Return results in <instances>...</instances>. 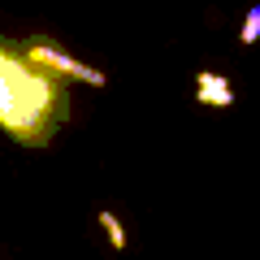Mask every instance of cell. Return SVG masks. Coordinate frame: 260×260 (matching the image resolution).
Segmentation results:
<instances>
[{
    "instance_id": "6da1fadb",
    "label": "cell",
    "mask_w": 260,
    "mask_h": 260,
    "mask_svg": "<svg viewBox=\"0 0 260 260\" xmlns=\"http://www.w3.org/2000/svg\"><path fill=\"white\" fill-rule=\"evenodd\" d=\"M70 121V91L22 56V44L0 39V130L22 148H48Z\"/></svg>"
},
{
    "instance_id": "7a4b0ae2",
    "label": "cell",
    "mask_w": 260,
    "mask_h": 260,
    "mask_svg": "<svg viewBox=\"0 0 260 260\" xmlns=\"http://www.w3.org/2000/svg\"><path fill=\"white\" fill-rule=\"evenodd\" d=\"M22 56H26L30 65H39L44 74H52V78H74V83H87V87H109V74L104 70H95V65H87V61H78V56H70L56 39H48V35H30V39H22Z\"/></svg>"
},
{
    "instance_id": "3957f363",
    "label": "cell",
    "mask_w": 260,
    "mask_h": 260,
    "mask_svg": "<svg viewBox=\"0 0 260 260\" xmlns=\"http://www.w3.org/2000/svg\"><path fill=\"white\" fill-rule=\"evenodd\" d=\"M195 100H200V104H213V109H230V104H234L230 78L213 74V70H200V74H195Z\"/></svg>"
},
{
    "instance_id": "277c9868",
    "label": "cell",
    "mask_w": 260,
    "mask_h": 260,
    "mask_svg": "<svg viewBox=\"0 0 260 260\" xmlns=\"http://www.w3.org/2000/svg\"><path fill=\"white\" fill-rule=\"evenodd\" d=\"M95 221H100V230L109 234V247H113V251H126V225H121V217L113 213V208H100Z\"/></svg>"
},
{
    "instance_id": "5b68a950",
    "label": "cell",
    "mask_w": 260,
    "mask_h": 260,
    "mask_svg": "<svg viewBox=\"0 0 260 260\" xmlns=\"http://www.w3.org/2000/svg\"><path fill=\"white\" fill-rule=\"evenodd\" d=\"M239 39H243V44H256V39H260V5L247 9V18H243V26H239Z\"/></svg>"
}]
</instances>
